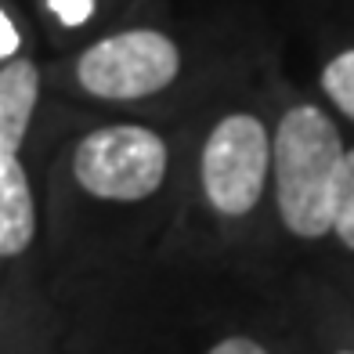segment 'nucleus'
<instances>
[{
    "label": "nucleus",
    "instance_id": "obj_1",
    "mask_svg": "<svg viewBox=\"0 0 354 354\" xmlns=\"http://www.w3.org/2000/svg\"><path fill=\"white\" fill-rule=\"evenodd\" d=\"M347 145L322 105H289L271 134L275 210L289 235L315 243L333 232Z\"/></svg>",
    "mask_w": 354,
    "mask_h": 354
},
{
    "label": "nucleus",
    "instance_id": "obj_2",
    "mask_svg": "<svg viewBox=\"0 0 354 354\" xmlns=\"http://www.w3.org/2000/svg\"><path fill=\"white\" fill-rule=\"evenodd\" d=\"M170 149L159 131L145 123H109L80 138L73 177L91 199L145 203L167 181Z\"/></svg>",
    "mask_w": 354,
    "mask_h": 354
},
{
    "label": "nucleus",
    "instance_id": "obj_3",
    "mask_svg": "<svg viewBox=\"0 0 354 354\" xmlns=\"http://www.w3.org/2000/svg\"><path fill=\"white\" fill-rule=\"evenodd\" d=\"M271 177V131L253 112L221 116L199 152L203 196L217 217H246L264 199Z\"/></svg>",
    "mask_w": 354,
    "mask_h": 354
},
{
    "label": "nucleus",
    "instance_id": "obj_4",
    "mask_svg": "<svg viewBox=\"0 0 354 354\" xmlns=\"http://www.w3.org/2000/svg\"><path fill=\"white\" fill-rule=\"evenodd\" d=\"M181 76V47L159 29H123L76 58V84L98 102H141Z\"/></svg>",
    "mask_w": 354,
    "mask_h": 354
},
{
    "label": "nucleus",
    "instance_id": "obj_5",
    "mask_svg": "<svg viewBox=\"0 0 354 354\" xmlns=\"http://www.w3.org/2000/svg\"><path fill=\"white\" fill-rule=\"evenodd\" d=\"M40 102V69L29 58H11L0 69V159H19Z\"/></svg>",
    "mask_w": 354,
    "mask_h": 354
},
{
    "label": "nucleus",
    "instance_id": "obj_6",
    "mask_svg": "<svg viewBox=\"0 0 354 354\" xmlns=\"http://www.w3.org/2000/svg\"><path fill=\"white\" fill-rule=\"evenodd\" d=\"M37 235V199L22 159H0V261L22 257Z\"/></svg>",
    "mask_w": 354,
    "mask_h": 354
},
{
    "label": "nucleus",
    "instance_id": "obj_7",
    "mask_svg": "<svg viewBox=\"0 0 354 354\" xmlns=\"http://www.w3.org/2000/svg\"><path fill=\"white\" fill-rule=\"evenodd\" d=\"M318 87L336 105V112H344V116L354 123V47L336 51L326 66H322Z\"/></svg>",
    "mask_w": 354,
    "mask_h": 354
},
{
    "label": "nucleus",
    "instance_id": "obj_8",
    "mask_svg": "<svg viewBox=\"0 0 354 354\" xmlns=\"http://www.w3.org/2000/svg\"><path fill=\"white\" fill-rule=\"evenodd\" d=\"M333 235L340 246L354 253V149H347L344 174H340V192H336V217H333Z\"/></svg>",
    "mask_w": 354,
    "mask_h": 354
},
{
    "label": "nucleus",
    "instance_id": "obj_9",
    "mask_svg": "<svg viewBox=\"0 0 354 354\" xmlns=\"http://www.w3.org/2000/svg\"><path fill=\"white\" fill-rule=\"evenodd\" d=\"M47 4L66 26H84L94 11V0H47Z\"/></svg>",
    "mask_w": 354,
    "mask_h": 354
},
{
    "label": "nucleus",
    "instance_id": "obj_10",
    "mask_svg": "<svg viewBox=\"0 0 354 354\" xmlns=\"http://www.w3.org/2000/svg\"><path fill=\"white\" fill-rule=\"evenodd\" d=\"M206 354H268L264 344H257L253 336H224V340H217Z\"/></svg>",
    "mask_w": 354,
    "mask_h": 354
},
{
    "label": "nucleus",
    "instance_id": "obj_11",
    "mask_svg": "<svg viewBox=\"0 0 354 354\" xmlns=\"http://www.w3.org/2000/svg\"><path fill=\"white\" fill-rule=\"evenodd\" d=\"M19 29H15V22L8 19L4 11H0V62H11L15 51H19Z\"/></svg>",
    "mask_w": 354,
    "mask_h": 354
},
{
    "label": "nucleus",
    "instance_id": "obj_12",
    "mask_svg": "<svg viewBox=\"0 0 354 354\" xmlns=\"http://www.w3.org/2000/svg\"><path fill=\"white\" fill-rule=\"evenodd\" d=\"M336 354H354V351H336Z\"/></svg>",
    "mask_w": 354,
    "mask_h": 354
}]
</instances>
